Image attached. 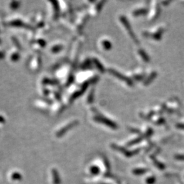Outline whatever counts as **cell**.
Segmentation results:
<instances>
[{"instance_id": "cell-1", "label": "cell", "mask_w": 184, "mask_h": 184, "mask_svg": "<svg viewBox=\"0 0 184 184\" xmlns=\"http://www.w3.org/2000/svg\"><path fill=\"white\" fill-rule=\"evenodd\" d=\"M178 158L179 160H184V156H177V159Z\"/></svg>"}]
</instances>
